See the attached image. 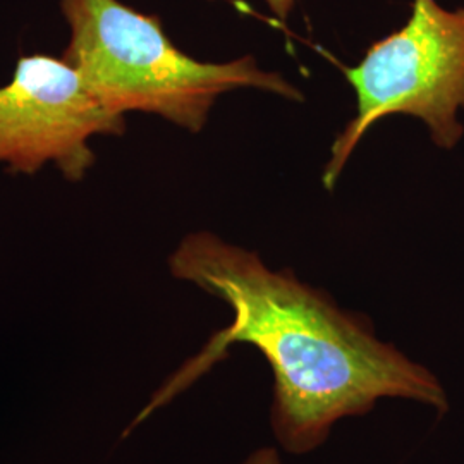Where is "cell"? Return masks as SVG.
I'll return each mask as SVG.
<instances>
[{
  "label": "cell",
  "mask_w": 464,
  "mask_h": 464,
  "mask_svg": "<svg viewBox=\"0 0 464 464\" xmlns=\"http://www.w3.org/2000/svg\"><path fill=\"white\" fill-rule=\"evenodd\" d=\"M169 266L174 277L227 303L232 322L159 387L124 435L208 373L236 344L258 349L270 366L272 430L281 448L296 456L320 448L335 423L370 413L382 399L448 413V392L435 373L382 341L366 316L339 308L291 270H270L256 253L210 232L188 236Z\"/></svg>",
  "instance_id": "1"
},
{
  "label": "cell",
  "mask_w": 464,
  "mask_h": 464,
  "mask_svg": "<svg viewBox=\"0 0 464 464\" xmlns=\"http://www.w3.org/2000/svg\"><path fill=\"white\" fill-rule=\"evenodd\" d=\"M61 9L71 28L63 59L114 116L149 112L198 133L217 99L239 88L304 99L281 74L262 71L253 57L217 64L186 55L159 17L119 0H61Z\"/></svg>",
  "instance_id": "2"
},
{
  "label": "cell",
  "mask_w": 464,
  "mask_h": 464,
  "mask_svg": "<svg viewBox=\"0 0 464 464\" xmlns=\"http://www.w3.org/2000/svg\"><path fill=\"white\" fill-rule=\"evenodd\" d=\"M344 76L356 93V116L332 145L325 188L337 183L353 150L382 117H418L437 147L452 149L463 136L464 9L413 0L408 23L373 44L358 66L344 67Z\"/></svg>",
  "instance_id": "3"
},
{
  "label": "cell",
  "mask_w": 464,
  "mask_h": 464,
  "mask_svg": "<svg viewBox=\"0 0 464 464\" xmlns=\"http://www.w3.org/2000/svg\"><path fill=\"white\" fill-rule=\"evenodd\" d=\"M124 130V117L105 111L63 57L23 55L0 86V164L9 172L34 174L50 162L78 183L95 164L90 140Z\"/></svg>",
  "instance_id": "4"
}]
</instances>
